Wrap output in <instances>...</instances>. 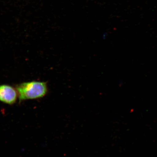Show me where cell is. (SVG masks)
I'll list each match as a JSON object with an SVG mask.
<instances>
[{
  "label": "cell",
  "mask_w": 157,
  "mask_h": 157,
  "mask_svg": "<svg viewBox=\"0 0 157 157\" xmlns=\"http://www.w3.org/2000/svg\"><path fill=\"white\" fill-rule=\"evenodd\" d=\"M20 102L42 98L48 91L46 82L33 81L23 82L15 86Z\"/></svg>",
  "instance_id": "cell-1"
},
{
  "label": "cell",
  "mask_w": 157,
  "mask_h": 157,
  "mask_svg": "<svg viewBox=\"0 0 157 157\" xmlns=\"http://www.w3.org/2000/svg\"><path fill=\"white\" fill-rule=\"evenodd\" d=\"M18 94L15 88L8 84L0 85V101L12 105L17 101Z\"/></svg>",
  "instance_id": "cell-2"
}]
</instances>
